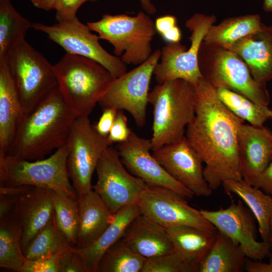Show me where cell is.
<instances>
[{"mask_svg": "<svg viewBox=\"0 0 272 272\" xmlns=\"http://www.w3.org/2000/svg\"><path fill=\"white\" fill-rule=\"evenodd\" d=\"M240 245L217 230L215 241L199 262L198 272H240L247 259Z\"/></svg>", "mask_w": 272, "mask_h": 272, "instance_id": "obj_26", "label": "cell"}, {"mask_svg": "<svg viewBox=\"0 0 272 272\" xmlns=\"http://www.w3.org/2000/svg\"><path fill=\"white\" fill-rule=\"evenodd\" d=\"M116 149L123 164L147 184L170 189L186 198L191 199L194 196L155 159L151 153L150 140L142 138L132 130L128 139L119 143Z\"/></svg>", "mask_w": 272, "mask_h": 272, "instance_id": "obj_16", "label": "cell"}, {"mask_svg": "<svg viewBox=\"0 0 272 272\" xmlns=\"http://www.w3.org/2000/svg\"><path fill=\"white\" fill-rule=\"evenodd\" d=\"M2 60L12 74L25 115L58 88L54 65L25 39L13 44Z\"/></svg>", "mask_w": 272, "mask_h": 272, "instance_id": "obj_6", "label": "cell"}, {"mask_svg": "<svg viewBox=\"0 0 272 272\" xmlns=\"http://www.w3.org/2000/svg\"><path fill=\"white\" fill-rule=\"evenodd\" d=\"M186 199L170 189L148 184L137 205L141 214L166 229L185 225L217 230L200 210L190 206Z\"/></svg>", "mask_w": 272, "mask_h": 272, "instance_id": "obj_14", "label": "cell"}, {"mask_svg": "<svg viewBox=\"0 0 272 272\" xmlns=\"http://www.w3.org/2000/svg\"><path fill=\"white\" fill-rule=\"evenodd\" d=\"M32 26V23L15 9L11 0H0V60L13 44L25 39Z\"/></svg>", "mask_w": 272, "mask_h": 272, "instance_id": "obj_33", "label": "cell"}, {"mask_svg": "<svg viewBox=\"0 0 272 272\" xmlns=\"http://www.w3.org/2000/svg\"><path fill=\"white\" fill-rule=\"evenodd\" d=\"M33 6L45 11L55 10L58 0H30Z\"/></svg>", "mask_w": 272, "mask_h": 272, "instance_id": "obj_46", "label": "cell"}, {"mask_svg": "<svg viewBox=\"0 0 272 272\" xmlns=\"http://www.w3.org/2000/svg\"><path fill=\"white\" fill-rule=\"evenodd\" d=\"M227 49L244 61L256 82L266 84L272 80V25L263 24L259 31L239 39Z\"/></svg>", "mask_w": 272, "mask_h": 272, "instance_id": "obj_20", "label": "cell"}, {"mask_svg": "<svg viewBox=\"0 0 272 272\" xmlns=\"http://www.w3.org/2000/svg\"><path fill=\"white\" fill-rule=\"evenodd\" d=\"M152 151L166 171L194 195L207 197L212 194L213 190L204 177L203 163L185 135Z\"/></svg>", "mask_w": 272, "mask_h": 272, "instance_id": "obj_17", "label": "cell"}, {"mask_svg": "<svg viewBox=\"0 0 272 272\" xmlns=\"http://www.w3.org/2000/svg\"><path fill=\"white\" fill-rule=\"evenodd\" d=\"M103 110L102 115L94 127L97 132L101 136L107 138L118 110L114 108H108Z\"/></svg>", "mask_w": 272, "mask_h": 272, "instance_id": "obj_40", "label": "cell"}, {"mask_svg": "<svg viewBox=\"0 0 272 272\" xmlns=\"http://www.w3.org/2000/svg\"><path fill=\"white\" fill-rule=\"evenodd\" d=\"M96 171L97 180L93 189L112 214L137 204L148 185L125 169L118 151L111 146L103 153Z\"/></svg>", "mask_w": 272, "mask_h": 272, "instance_id": "obj_13", "label": "cell"}, {"mask_svg": "<svg viewBox=\"0 0 272 272\" xmlns=\"http://www.w3.org/2000/svg\"><path fill=\"white\" fill-rule=\"evenodd\" d=\"M10 193L15 202L13 217L23 230L22 250L53 215L52 190L31 185L1 187Z\"/></svg>", "mask_w": 272, "mask_h": 272, "instance_id": "obj_18", "label": "cell"}, {"mask_svg": "<svg viewBox=\"0 0 272 272\" xmlns=\"http://www.w3.org/2000/svg\"><path fill=\"white\" fill-rule=\"evenodd\" d=\"M161 55V50H155L145 62L116 78L98 103L103 110H126L138 126H143L146 122L150 84Z\"/></svg>", "mask_w": 272, "mask_h": 272, "instance_id": "obj_11", "label": "cell"}, {"mask_svg": "<svg viewBox=\"0 0 272 272\" xmlns=\"http://www.w3.org/2000/svg\"><path fill=\"white\" fill-rule=\"evenodd\" d=\"M32 28L45 33L66 53L87 57L98 62L116 78L126 73L127 67L119 58L107 52L100 44L98 35L77 17L57 22L52 25L32 23Z\"/></svg>", "mask_w": 272, "mask_h": 272, "instance_id": "obj_12", "label": "cell"}, {"mask_svg": "<svg viewBox=\"0 0 272 272\" xmlns=\"http://www.w3.org/2000/svg\"><path fill=\"white\" fill-rule=\"evenodd\" d=\"M238 145L242 179L253 185L272 160V131L244 123L239 129Z\"/></svg>", "mask_w": 272, "mask_h": 272, "instance_id": "obj_19", "label": "cell"}, {"mask_svg": "<svg viewBox=\"0 0 272 272\" xmlns=\"http://www.w3.org/2000/svg\"><path fill=\"white\" fill-rule=\"evenodd\" d=\"M226 194L234 193L248 206L254 216L262 240L268 243L272 213V196L243 179H231L223 182Z\"/></svg>", "mask_w": 272, "mask_h": 272, "instance_id": "obj_25", "label": "cell"}, {"mask_svg": "<svg viewBox=\"0 0 272 272\" xmlns=\"http://www.w3.org/2000/svg\"><path fill=\"white\" fill-rule=\"evenodd\" d=\"M198 65L202 77L216 89L231 90L261 105L270 104L266 84L256 82L246 63L234 51L202 41Z\"/></svg>", "mask_w": 272, "mask_h": 272, "instance_id": "obj_7", "label": "cell"}, {"mask_svg": "<svg viewBox=\"0 0 272 272\" xmlns=\"http://www.w3.org/2000/svg\"><path fill=\"white\" fill-rule=\"evenodd\" d=\"M268 243L270 246V250L272 251V213H271L270 221V234H269V238L268 240Z\"/></svg>", "mask_w": 272, "mask_h": 272, "instance_id": "obj_49", "label": "cell"}, {"mask_svg": "<svg viewBox=\"0 0 272 272\" xmlns=\"http://www.w3.org/2000/svg\"><path fill=\"white\" fill-rule=\"evenodd\" d=\"M132 130L127 125V119L123 110H118L114 123L107 137L108 140L113 144L122 143L129 138Z\"/></svg>", "mask_w": 272, "mask_h": 272, "instance_id": "obj_38", "label": "cell"}, {"mask_svg": "<svg viewBox=\"0 0 272 272\" xmlns=\"http://www.w3.org/2000/svg\"><path fill=\"white\" fill-rule=\"evenodd\" d=\"M142 9L149 15H154L157 11L152 0H140Z\"/></svg>", "mask_w": 272, "mask_h": 272, "instance_id": "obj_47", "label": "cell"}, {"mask_svg": "<svg viewBox=\"0 0 272 272\" xmlns=\"http://www.w3.org/2000/svg\"><path fill=\"white\" fill-rule=\"evenodd\" d=\"M87 25L100 39L113 47V52L127 64L138 65L152 55V41L157 32L155 22L146 12L135 16L104 14L98 21Z\"/></svg>", "mask_w": 272, "mask_h": 272, "instance_id": "obj_5", "label": "cell"}, {"mask_svg": "<svg viewBox=\"0 0 272 272\" xmlns=\"http://www.w3.org/2000/svg\"><path fill=\"white\" fill-rule=\"evenodd\" d=\"M77 117L57 88L24 115L7 155L30 161L44 159L66 144Z\"/></svg>", "mask_w": 272, "mask_h": 272, "instance_id": "obj_2", "label": "cell"}, {"mask_svg": "<svg viewBox=\"0 0 272 272\" xmlns=\"http://www.w3.org/2000/svg\"><path fill=\"white\" fill-rule=\"evenodd\" d=\"M59 272H88L77 254L75 247L69 246L61 254Z\"/></svg>", "mask_w": 272, "mask_h": 272, "instance_id": "obj_37", "label": "cell"}, {"mask_svg": "<svg viewBox=\"0 0 272 272\" xmlns=\"http://www.w3.org/2000/svg\"><path fill=\"white\" fill-rule=\"evenodd\" d=\"M71 246L57 227L54 215L48 223L32 238L23 253L28 260L51 257Z\"/></svg>", "mask_w": 272, "mask_h": 272, "instance_id": "obj_30", "label": "cell"}, {"mask_svg": "<svg viewBox=\"0 0 272 272\" xmlns=\"http://www.w3.org/2000/svg\"><path fill=\"white\" fill-rule=\"evenodd\" d=\"M89 1L90 0H58L55 8L57 22L76 18L79 8Z\"/></svg>", "mask_w": 272, "mask_h": 272, "instance_id": "obj_39", "label": "cell"}, {"mask_svg": "<svg viewBox=\"0 0 272 272\" xmlns=\"http://www.w3.org/2000/svg\"><path fill=\"white\" fill-rule=\"evenodd\" d=\"M79 229L76 248L87 247L103 234L112 222L111 213L94 189L78 196Z\"/></svg>", "mask_w": 272, "mask_h": 272, "instance_id": "obj_23", "label": "cell"}, {"mask_svg": "<svg viewBox=\"0 0 272 272\" xmlns=\"http://www.w3.org/2000/svg\"><path fill=\"white\" fill-rule=\"evenodd\" d=\"M15 207L13 197L0 189V220L13 216Z\"/></svg>", "mask_w": 272, "mask_h": 272, "instance_id": "obj_42", "label": "cell"}, {"mask_svg": "<svg viewBox=\"0 0 272 272\" xmlns=\"http://www.w3.org/2000/svg\"><path fill=\"white\" fill-rule=\"evenodd\" d=\"M23 230L13 216L0 220V267L19 271L26 261L22 248Z\"/></svg>", "mask_w": 272, "mask_h": 272, "instance_id": "obj_29", "label": "cell"}, {"mask_svg": "<svg viewBox=\"0 0 272 272\" xmlns=\"http://www.w3.org/2000/svg\"><path fill=\"white\" fill-rule=\"evenodd\" d=\"M140 214L137 204L122 208L114 214L111 224L93 244L84 248L75 247L88 272H97L98 264L105 252L123 236L129 224Z\"/></svg>", "mask_w": 272, "mask_h": 272, "instance_id": "obj_24", "label": "cell"}, {"mask_svg": "<svg viewBox=\"0 0 272 272\" xmlns=\"http://www.w3.org/2000/svg\"><path fill=\"white\" fill-rule=\"evenodd\" d=\"M199 264L192 262L176 250L147 259L141 272H198Z\"/></svg>", "mask_w": 272, "mask_h": 272, "instance_id": "obj_35", "label": "cell"}, {"mask_svg": "<svg viewBox=\"0 0 272 272\" xmlns=\"http://www.w3.org/2000/svg\"><path fill=\"white\" fill-rule=\"evenodd\" d=\"M216 17L196 13L187 20L185 26L191 32L190 45L187 49L181 43H168L161 49L160 59L154 75L158 84L174 79H182L195 85L203 77L198 65V53L201 43Z\"/></svg>", "mask_w": 272, "mask_h": 272, "instance_id": "obj_9", "label": "cell"}, {"mask_svg": "<svg viewBox=\"0 0 272 272\" xmlns=\"http://www.w3.org/2000/svg\"><path fill=\"white\" fill-rule=\"evenodd\" d=\"M194 86L195 113L185 135L205 165V178L215 190L226 180L243 179L238 132L244 121L226 107L203 77Z\"/></svg>", "mask_w": 272, "mask_h": 272, "instance_id": "obj_1", "label": "cell"}, {"mask_svg": "<svg viewBox=\"0 0 272 272\" xmlns=\"http://www.w3.org/2000/svg\"><path fill=\"white\" fill-rule=\"evenodd\" d=\"M66 144L67 171L79 196L93 189V174L103 153L112 144L97 132L86 116L76 118Z\"/></svg>", "mask_w": 272, "mask_h": 272, "instance_id": "obj_10", "label": "cell"}, {"mask_svg": "<svg viewBox=\"0 0 272 272\" xmlns=\"http://www.w3.org/2000/svg\"><path fill=\"white\" fill-rule=\"evenodd\" d=\"M146 260L122 237L105 252L97 272H141Z\"/></svg>", "mask_w": 272, "mask_h": 272, "instance_id": "obj_32", "label": "cell"}, {"mask_svg": "<svg viewBox=\"0 0 272 272\" xmlns=\"http://www.w3.org/2000/svg\"><path fill=\"white\" fill-rule=\"evenodd\" d=\"M263 24L258 14L228 18L211 25L203 41L227 48L239 39L259 31Z\"/></svg>", "mask_w": 272, "mask_h": 272, "instance_id": "obj_28", "label": "cell"}, {"mask_svg": "<svg viewBox=\"0 0 272 272\" xmlns=\"http://www.w3.org/2000/svg\"><path fill=\"white\" fill-rule=\"evenodd\" d=\"M54 68L58 89L78 117H88L116 78L93 59L68 53Z\"/></svg>", "mask_w": 272, "mask_h": 272, "instance_id": "obj_4", "label": "cell"}, {"mask_svg": "<svg viewBox=\"0 0 272 272\" xmlns=\"http://www.w3.org/2000/svg\"><path fill=\"white\" fill-rule=\"evenodd\" d=\"M53 208L57 227L67 243L76 247L79 229L78 197L54 191Z\"/></svg>", "mask_w": 272, "mask_h": 272, "instance_id": "obj_34", "label": "cell"}, {"mask_svg": "<svg viewBox=\"0 0 272 272\" xmlns=\"http://www.w3.org/2000/svg\"><path fill=\"white\" fill-rule=\"evenodd\" d=\"M217 91L226 107L250 124L261 126L266 121L272 119V110L268 106L258 104L244 95L226 88H219Z\"/></svg>", "mask_w": 272, "mask_h": 272, "instance_id": "obj_31", "label": "cell"}, {"mask_svg": "<svg viewBox=\"0 0 272 272\" xmlns=\"http://www.w3.org/2000/svg\"><path fill=\"white\" fill-rule=\"evenodd\" d=\"M122 237L132 249L146 259L174 250L166 228L141 214L129 224Z\"/></svg>", "mask_w": 272, "mask_h": 272, "instance_id": "obj_22", "label": "cell"}, {"mask_svg": "<svg viewBox=\"0 0 272 272\" xmlns=\"http://www.w3.org/2000/svg\"><path fill=\"white\" fill-rule=\"evenodd\" d=\"M181 30L176 25L171 30L161 36V37L168 43L179 42L181 39Z\"/></svg>", "mask_w": 272, "mask_h": 272, "instance_id": "obj_45", "label": "cell"}, {"mask_svg": "<svg viewBox=\"0 0 272 272\" xmlns=\"http://www.w3.org/2000/svg\"><path fill=\"white\" fill-rule=\"evenodd\" d=\"M200 212L217 230L239 244L248 258L261 260L271 255L269 243L256 240V220L240 199L225 209L220 207L216 211L201 209Z\"/></svg>", "mask_w": 272, "mask_h": 272, "instance_id": "obj_15", "label": "cell"}, {"mask_svg": "<svg viewBox=\"0 0 272 272\" xmlns=\"http://www.w3.org/2000/svg\"><path fill=\"white\" fill-rule=\"evenodd\" d=\"M269 258L268 263L247 258L244 269L248 272H272V253Z\"/></svg>", "mask_w": 272, "mask_h": 272, "instance_id": "obj_44", "label": "cell"}, {"mask_svg": "<svg viewBox=\"0 0 272 272\" xmlns=\"http://www.w3.org/2000/svg\"><path fill=\"white\" fill-rule=\"evenodd\" d=\"M24 115L12 74L6 62L0 60V155L8 154Z\"/></svg>", "mask_w": 272, "mask_h": 272, "instance_id": "obj_21", "label": "cell"}, {"mask_svg": "<svg viewBox=\"0 0 272 272\" xmlns=\"http://www.w3.org/2000/svg\"><path fill=\"white\" fill-rule=\"evenodd\" d=\"M66 144L46 159L30 161L5 154L0 155V186L31 185L78 197L70 182Z\"/></svg>", "mask_w": 272, "mask_h": 272, "instance_id": "obj_8", "label": "cell"}, {"mask_svg": "<svg viewBox=\"0 0 272 272\" xmlns=\"http://www.w3.org/2000/svg\"><path fill=\"white\" fill-rule=\"evenodd\" d=\"M253 185L260 188L265 193L272 195V160L256 178Z\"/></svg>", "mask_w": 272, "mask_h": 272, "instance_id": "obj_41", "label": "cell"}, {"mask_svg": "<svg viewBox=\"0 0 272 272\" xmlns=\"http://www.w3.org/2000/svg\"><path fill=\"white\" fill-rule=\"evenodd\" d=\"M166 229L174 249L198 264L212 247L217 232L185 225Z\"/></svg>", "mask_w": 272, "mask_h": 272, "instance_id": "obj_27", "label": "cell"}, {"mask_svg": "<svg viewBox=\"0 0 272 272\" xmlns=\"http://www.w3.org/2000/svg\"><path fill=\"white\" fill-rule=\"evenodd\" d=\"M194 85L182 79L158 84L149 92V103L153 107L152 151L180 139L195 113Z\"/></svg>", "mask_w": 272, "mask_h": 272, "instance_id": "obj_3", "label": "cell"}, {"mask_svg": "<svg viewBox=\"0 0 272 272\" xmlns=\"http://www.w3.org/2000/svg\"><path fill=\"white\" fill-rule=\"evenodd\" d=\"M63 252L46 258L27 259L19 272H59V261Z\"/></svg>", "mask_w": 272, "mask_h": 272, "instance_id": "obj_36", "label": "cell"}, {"mask_svg": "<svg viewBox=\"0 0 272 272\" xmlns=\"http://www.w3.org/2000/svg\"><path fill=\"white\" fill-rule=\"evenodd\" d=\"M262 7L266 12H272V0H263Z\"/></svg>", "mask_w": 272, "mask_h": 272, "instance_id": "obj_48", "label": "cell"}, {"mask_svg": "<svg viewBox=\"0 0 272 272\" xmlns=\"http://www.w3.org/2000/svg\"><path fill=\"white\" fill-rule=\"evenodd\" d=\"M176 18L173 15H167L157 18L155 26L156 31L162 36L176 26Z\"/></svg>", "mask_w": 272, "mask_h": 272, "instance_id": "obj_43", "label": "cell"}]
</instances>
